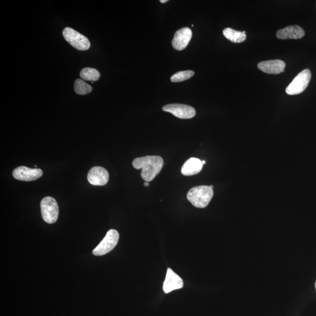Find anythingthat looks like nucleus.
Listing matches in <instances>:
<instances>
[{"label":"nucleus","instance_id":"5701e85b","mask_svg":"<svg viewBox=\"0 0 316 316\" xmlns=\"http://www.w3.org/2000/svg\"><path fill=\"white\" fill-rule=\"evenodd\" d=\"M315 290H316V282L315 283Z\"/></svg>","mask_w":316,"mask_h":316},{"label":"nucleus","instance_id":"ddd939ff","mask_svg":"<svg viewBox=\"0 0 316 316\" xmlns=\"http://www.w3.org/2000/svg\"><path fill=\"white\" fill-rule=\"evenodd\" d=\"M305 32L303 29L298 25H292L284 29H279L277 32L279 39H298L303 37Z\"/></svg>","mask_w":316,"mask_h":316},{"label":"nucleus","instance_id":"2eb2a0df","mask_svg":"<svg viewBox=\"0 0 316 316\" xmlns=\"http://www.w3.org/2000/svg\"><path fill=\"white\" fill-rule=\"evenodd\" d=\"M223 35L231 42L233 43H241L245 41L247 38L246 32H241L230 28H227L223 30Z\"/></svg>","mask_w":316,"mask_h":316},{"label":"nucleus","instance_id":"39448f33","mask_svg":"<svg viewBox=\"0 0 316 316\" xmlns=\"http://www.w3.org/2000/svg\"><path fill=\"white\" fill-rule=\"evenodd\" d=\"M119 238L118 231L114 229L109 230L103 240L94 248L93 254L95 256H102L112 251L118 243Z\"/></svg>","mask_w":316,"mask_h":316},{"label":"nucleus","instance_id":"f257e3e1","mask_svg":"<svg viewBox=\"0 0 316 316\" xmlns=\"http://www.w3.org/2000/svg\"><path fill=\"white\" fill-rule=\"evenodd\" d=\"M132 165L137 170L141 169L142 178L149 182L160 174L164 166V160L160 156H146L136 158L132 162Z\"/></svg>","mask_w":316,"mask_h":316},{"label":"nucleus","instance_id":"a211bd4d","mask_svg":"<svg viewBox=\"0 0 316 316\" xmlns=\"http://www.w3.org/2000/svg\"><path fill=\"white\" fill-rule=\"evenodd\" d=\"M194 75V72L192 71L179 72L173 75L171 80L172 82H181L190 79Z\"/></svg>","mask_w":316,"mask_h":316},{"label":"nucleus","instance_id":"6ab92c4d","mask_svg":"<svg viewBox=\"0 0 316 316\" xmlns=\"http://www.w3.org/2000/svg\"><path fill=\"white\" fill-rule=\"evenodd\" d=\"M168 2V0H161L160 2L161 3H165Z\"/></svg>","mask_w":316,"mask_h":316},{"label":"nucleus","instance_id":"7ed1b4c3","mask_svg":"<svg viewBox=\"0 0 316 316\" xmlns=\"http://www.w3.org/2000/svg\"><path fill=\"white\" fill-rule=\"evenodd\" d=\"M40 208L44 221L48 224H54L57 221L60 210L54 198L49 196L43 198L40 202Z\"/></svg>","mask_w":316,"mask_h":316},{"label":"nucleus","instance_id":"dca6fc26","mask_svg":"<svg viewBox=\"0 0 316 316\" xmlns=\"http://www.w3.org/2000/svg\"><path fill=\"white\" fill-rule=\"evenodd\" d=\"M80 77L82 79L86 81H90V82H95L100 78V74L97 70L86 68H84L80 72Z\"/></svg>","mask_w":316,"mask_h":316},{"label":"nucleus","instance_id":"412c9836","mask_svg":"<svg viewBox=\"0 0 316 316\" xmlns=\"http://www.w3.org/2000/svg\"><path fill=\"white\" fill-rule=\"evenodd\" d=\"M202 164H203V165L205 164V161H202Z\"/></svg>","mask_w":316,"mask_h":316},{"label":"nucleus","instance_id":"20e7f679","mask_svg":"<svg viewBox=\"0 0 316 316\" xmlns=\"http://www.w3.org/2000/svg\"><path fill=\"white\" fill-rule=\"evenodd\" d=\"M310 70L305 69L297 75L291 83L286 88V93L289 95H297L303 92L311 79Z\"/></svg>","mask_w":316,"mask_h":316},{"label":"nucleus","instance_id":"423d86ee","mask_svg":"<svg viewBox=\"0 0 316 316\" xmlns=\"http://www.w3.org/2000/svg\"><path fill=\"white\" fill-rule=\"evenodd\" d=\"M63 35L66 41L78 50H86L90 48L89 40L71 28H65L63 31Z\"/></svg>","mask_w":316,"mask_h":316},{"label":"nucleus","instance_id":"4468645a","mask_svg":"<svg viewBox=\"0 0 316 316\" xmlns=\"http://www.w3.org/2000/svg\"><path fill=\"white\" fill-rule=\"evenodd\" d=\"M202 161L196 157H191L182 168L181 172L185 176H192L200 173L203 168Z\"/></svg>","mask_w":316,"mask_h":316},{"label":"nucleus","instance_id":"9d476101","mask_svg":"<svg viewBox=\"0 0 316 316\" xmlns=\"http://www.w3.org/2000/svg\"><path fill=\"white\" fill-rule=\"evenodd\" d=\"M192 36V30L185 27L176 31L172 40V46L176 50H182L188 45Z\"/></svg>","mask_w":316,"mask_h":316},{"label":"nucleus","instance_id":"6e6552de","mask_svg":"<svg viewBox=\"0 0 316 316\" xmlns=\"http://www.w3.org/2000/svg\"><path fill=\"white\" fill-rule=\"evenodd\" d=\"M42 175L43 171L40 169H32L24 166L18 167L13 172V177L21 181H34L41 177Z\"/></svg>","mask_w":316,"mask_h":316},{"label":"nucleus","instance_id":"f8f14e48","mask_svg":"<svg viewBox=\"0 0 316 316\" xmlns=\"http://www.w3.org/2000/svg\"><path fill=\"white\" fill-rule=\"evenodd\" d=\"M286 64L281 60H271L260 62L258 68L268 74L278 75L285 71Z\"/></svg>","mask_w":316,"mask_h":316},{"label":"nucleus","instance_id":"f3484780","mask_svg":"<svg viewBox=\"0 0 316 316\" xmlns=\"http://www.w3.org/2000/svg\"><path fill=\"white\" fill-rule=\"evenodd\" d=\"M74 89L76 93L79 95H86L91 92L92 87L84 82L82 79L76 80L74 84Z\"/></svg>","mask_w":316,"mask_h":316},{"label":"nucleus","instance_id":"4be33fe9","mask_svg":"<svg viewBox=\"0 0 316 316\" xmlns=\"http://www.w3.org/2000/svg\"><path fill=\"white\" fill-rule=\"evenodd\" d=\"M210 186L211 188H212L213 189V186L212 185Z\"/></svg>","mask_w":316,"mask_h":316},{"label":"nucleus","instance_id":"9b49d317","mask_svg":"<svg viewBox=\"0 0 316 316\" xmlns=\"http://www.w3.org/2000/svg\"><path fill=\"white\" fill-rule=\"evenodd\" d=\"M182 279L174 273L171 268H168L166 278L164 283L163 290L165 293H169L173 290L183 288Z\"/></svg>","mask_w":316,"mask_h":316},{"label":"nucleus","instance_id":"0eeeda50","mask_svg":"<svg viewBox=\"0 0 316 316\" xmlns=\"http://www.w3.org/2000/svg\"><path fill=\"white\" fill-rule=\"evenodd\" d=\"M164 112L181 119H190L196 115V110L192 107L182 104H171L163 107Z\"/></svg>","mask_w":316,"mask_h":316},{"label":"nucleus","instance_id":"aec40b11","mask_svg":"<svg viewBox=\"0 0 316 316\" xmlns=\"http://www.w3.org/2000/svg\"><path fill=\"white\" fill-rule=\"evenodd\" d=\"M144 185L145 187H148V186H149V183H148V182H145L144 183Z\"/></svg>","mask_w":316,"mask_h":316},{"label":"nucleus","instance_id":"f03ea898","mask_svg":"<svg viewBox=\"0 0 316 316\" xmlns=\"http://www.w3.org/2000/svg\"><path fill=\"white\" fill-rule=\"evenodd\" d=\"M213 196V189L210 186H199L191 189L187 194V198L194 207H206Z\"/></svg>","mask_w":316,"mask_h":316},{"label":"nucleus","instance_id":"1a4fd4ad","mask_svg":"<svg viewBox=\"0 0 316 316\" xmlns=\"http://www.w3.org/2000/svg\"><path fill=\"white\" fill-rule=\"evenodd\" d=\"M87 179L91 185L104 186L109 181V174L104 168L94 167L88 173Z\"/></svg>","mask_w":316,"mask_h":316}]
</instances>
